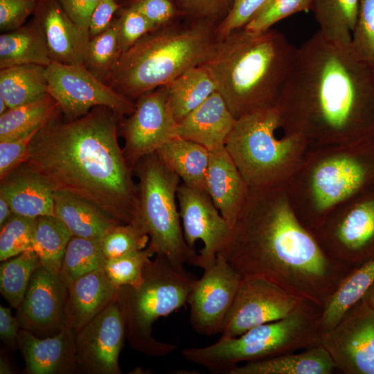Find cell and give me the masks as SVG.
<instances>
[{"label": "cell", "instance_id": "cell-1", "mask_svg": "<svg viewBox=\"0 0 374 374\" xmlns=\"http://www.w3.org/2000/svg\"><path fill=\"white\" fill-rule=\"evenodd\" d=\"M276 109L282 131L310 148L374 135V64L318 30L301 47Z\"/></svg>", "mask_w": 374, "mask_h": 374}, {"label": "cell", "instance_id": "cell-2", "mask_svg": "<svg viewBox=\"0 0 374 374\" xmlns=\"http://www.w3.org/2000/svg\"><path fill=\"white\" fill-rule=\"evenodd\" d=\"M219 253L242 277L265 279L322 309L353 271L323 251L297 217L285 184L249 188Z\"/></svg>", "mask_w": 374, "mask_h": 374}, {"label": "cell", "instance_id": "cell-3", "mask_svg": "<svg viewBox=\"0 0 374 374\" xmlns=\"http://www.w3.org/2000/svg\"><path fill=\"white\" fill-rule=\"evenodd\" d=\"M121 118L96 107L67 122L53 120L35 134L21 165L53 191L76 196L120 224L133 222L138 190L118 142Z\"/></svg>", "mask_w": 374, "mask_h": 374}, {"label": "cell", "instance_id": "cell-4", "mask_svg": "<svg viewBox=\"0 0 374 374\" xmlns=\"http://www.w3.org/2000/svg\"><path fill=\"white\" fill-rule=\"evenodd\" d=\"M297 53L280 32L251 33L244 28L218 39L202 64L233 116L275 107Z\"/></svg>", "mask_w": 374, "mask_h": 374}, {"label": "cell", "instance_id": "cell-5", "mask_svg": "<svg viewBox=\"0 0 374 374\" xmlns=\"http://www.w3.org/2000/svg\"><path fill=\"white\" fill-rule=\"evenodd\" d=\"M285 186L301 223L317 229L334 208L374 189V135L310 148Z\"/></svg>", "mask_w": 374, "mask_h": 374}, {"label": "cell", "instance_id": "cell-6", "mask_svg": "<svg viewBox=\"0 0 374 374\" xmlns=\"http://www.w3.org/2000/svg\"><path fill=\"white\" fill-rule=\"evenodd\" d=\"M215 22L195 19L148 33L122 53L107 84L133 100L202 65L218 40Z\"/></svg>", "mask_w": 374, "mask_h": 374}, {"label": "cell", "instance_id": "cell-7", "mask_svg": "<svg viewBox=\"0 0 374 374\" xmlns=\"http://www.w3.org/2000/svg\"><path fill=\"white\" fill-rule=\"evenodd\" d=\"M323 309L305 301L286 317L257 326L235 337L182 350L188 362L213 373H229L240 362L258 361L319 344Z\"/></svg>", "mask_w": 374, "mask_h": 374}, {"label": "cell", "instance_id": "cell-8", "mask_svg": "<svg viewBox=\"0 0 374 374\" xmlns=\"http://www.w3.org/2000/svg\"><path fill=\"white\" fill-rule=\"evenodd\" d=\"M195 280L184 268L175 267L165 256L157 253L145 265L139 284L118 288L116 300L132 348L154 357L168 355L177 349L175 344L155 339L152 327L159 318L187 303Z\"/></svg>", "mask_w": 374, "mask_h": 374}, {"label": "cell", "instance_id": "cell-9", "mask_svg": "<svg viewBox=\"0 0 374 374\" xmlns=\"http://www.w3.org/2000/svg\"><path fill=\"white\" fill-rule=\"evenodd\" d=\"M280 129L275 107L236 119L225 148L249 188L285 184L305 159L310 148Z\"/></svg>", "mask_w": 374, "mask_h": 374}, {"label": "cell", "instance_id": "cell-10", "mask_svg": "<svg viewBox=\"0 0 374 374\" xmlns=\"http://www.w3.org/2000/svg\"><path fill=\"white\" fill-rule=\"evenodd\" d=\"M139 179L138 211L133 223L150 237L148 245L175 266L197 267L198 254L185 240L177 192L181 183L156 152L141 159L133 168Z\"/></svg>", "mask_w": 374, "mask_h": 374}, {"label": "cell", "instance_id": "cell-11", "mask_svg": "<svg viewBox=\"0 0 374 374\" xmlns=\"http://www.w3.org/2000/svg\"><path fill=\"white\" fill-rule=\"evenodd\" d=\"M310 231L328 256L353 270L374 260V189L338 206Z\"/></svg>", "mask_w": 374, "mask_h": 374}, {"label": "cell", "instance_id": "cell-12", "mask_svg": "<svg viewBox=\"0 0 374 374\" xmlns=\"http://www.w3.org/2000/svg\"><path fill=\"white\" fill-rule=\"evenodd\" d=\"M46 76L48 93L70 120L82 116L96 107L109 108L121 118L134 111L133 100L100 80L82 63L52 60L46 67Z\"/></svg>", "mask_w": 374, "mask_h": 374}, {"label": "cell", "instance_id": "cell-13", "mask_svg": "<svg viewBox=\"0 0 374 374\" xmlns=\"http://www.w3.org/2000/svg\"><path fill=\"white\" fill-rule=\"evenodd\" d=\"M305 301L265 279L244 276L221 337H235L257 326L283 319Z\"/></svg>", "mask_w": 374, "mask_h": 374}, {"label": "cell", "instance_id": "cell-14", "mask_svg": "<svg viewBox=\"0 0 374 374\" xmlns=\"http://www.w3.org/2000/svg\"><path fill=\"white\" fill-rule=\"evenodd\" d=\"M319 344L343 373L374 374V310L361 299L321 333Z\"/></svg>", "mask_w": 374, "mask_h": 374}, {"label": "cell", "instance_id": "cell-15", "mask_svg": "<svg viewBox=\"0 0 374 374\" xmlns=\"http://www.w3.org/2000/svg\"><path fill=\"white\" fill-rule=\"evenodd\" d=\"M177 125L166 86L140 96L134 111L123 123V150L129 166L133 170L141 159L176 136Z\"/></svg>", "mask_w": 374, "mask_h": 374}, {"label": "cell", "instance_id": "cell-16", "mask_svg": "<svg viewBox=\"0 0 374 374\" xmlns=\"http://www.w3.org/2000/svg\"><path fill=\"white\" fill-rule=\"evenodd\" d=\"M242 276L218 253L215 261L204 269L189 292L190 323L198 333H221L224 321L231 308Z\"/></svg>", "mask_w": 374, "mask_h": 374}, {"label": "cell", "instance_id": "cell-17", "mask_svg": "<svg viewBox=\"0 0 374 374\" xmlns=\"http://www.w3.org/2000/svg\"><path fill=\"white\" fill-rule=\"evenodd\" d=\"M125 338L116 298L88 323L75 330L77 371L121 374L118 357Z\"/></svg>", "mask_w": 374, "mask_h": 374}, {"label": "cell", "instance_id": "cell-18", "mask_svg": "<svg viewBox=\"0 0 374 374\" xmlns=\"http://www.w3.org/2000/svg\"><path fill=\"white\" fill-rule=\"evenodd\" d=\"M177 198L186 242L193 248L197 240H202L204 244L198 254L197 267L204 269L215 261L226 244L232 228L206 191L181 181Z\"/></svg>", "mask_w": 374, "mask_h": 374}, {"label": "cell", "instance_id": "cell-19", "mask_svg": "<svg viewBox=\"0 0 374 374\" xmlns=\"http://www.w3.org/2000/svg\"><path fill=\"white\" fill-rule=\"evenodd\" d=\"M68 289L60 276L40 264L17 308L20 328L37 337L57 334L65 325Z\"/></svg>", "mask_w": 374, "mask_h": 374}, {"label": "cell", "instance_id": "cell-20", "mask_svg": "<svg viewBox=\"0 0 374 374\" xmlns=\"http://www.w3.org/2000/svg\"><path fill=\"white\" fill-rule=\"evenodd\" d=\"M33 14L34 20L43 32L53 61L83 63L91 38L89 30L75 23L58 0H39Z\"/></svg>", "mask_w": 374, "mask_h": 374}, {"label": "cell", "instance_id": "cell-21", "mask_svg": "<svg viewBox=\"0 0 374 374\" xmlns=\"http://www.w3.org/2000/svg\"><path fill=\"white\" fill-rule=\"evenodd\" d=\"M17 342L28 374H70L77 371L75 331L66 326L46 337L20 328Z\"/></svg>", "mask_w": 374, "mask_h": 374}, {"label": "cell", "instance_id": "cell-22", "mask_svg": "<svg viewBox=\"0 0 374 374\" xmlns=\"http://www.w3.org/2000/svg\"><path fill=\"white\" fill-rule=\"evenodd\" d=\"M206 193L231 226L245 202L249 187L225 146L210 152Z\"/></svg>", "mask_w": 374, "mask_h": 374}, {"label": "cell", "instance_id": "cell-23", "mask_svg": "<svg viewBox=\"0 0 374 374\" xmlns=\"http://www.w3.org/2000/svg\"><path fill=\"white\" fill-rule=\"evenodd\" d=\"M235 122L236 118L216 91L177 123L176 134L212 152L225 146Z\"/></svg>", "mask_w": 374, "mask_h": 374}, {"label": "cell", "instance_id": "cell-24", "mask_svg": "<svg viewBox=\"0 0 374 374\" xmlns=\"http://www.w3.org/2000/svg\"><path fill=\"white\" fill-rule=\"evenodd\" d=\"M67 289L65 325L74 331L102 312L115 299L118 290L104 267L77 278Z\"/></svg>", "mask_w": 374, "mask_h": 374}, {"label": "cell", "instance_id": "cell-25", "mask_svg": "<svg viewBox=\"0 0 374 374\" xmlns=\"http://www.w3.org/2000/svg\"><path fill=\"white\" fill-rule=\"evenodd\" d=\"M0 195L14 214L31 218L55 215L53 190L24 165L1 180Z\"/></svg>", "mask_w": 374, "mask_h": 374}, {"label": "cell", "instance_id": "cell-26", "mask_svg": "<svg viewBox=\"0 0 374 374\" xmlns=\"http://www.w3.org/2000/svg\"><path fill=\"white\" fill-rule=\"evenodd\" d=\"M335 364L320 344L300 353L283 354L237 366L230 374H330Z\"/></svg>", "mask_w": 374, "mask_h": 374}, {"label": "cell", "instance_id": "cell-27", "mask_svg": "<svg viewBox=\"0 0 374 374\" xmlns=\"http://www.w3.org/2000/svg\"><path fill=\"white\" fill-rule=\"evenodd\" d=\"M55 215L73 236L101 242L105 235L120 224L94 205L70 193L53 191Z\"/></svg>", "mask_w": 374, "mask_h": 374}, {"label": "cell", "instance_id": "cell-28", "mask_svg": "<svg viewBox=\"0 0 374 374\" xmlns=\"http://www.w3.org/2000/svg\"><path fill=\"white\" fill-rule=\"evenodd\" d=\"M156 153L182 183L206 192L210 152L206 148L176 136L164 143Z\"/></svg>", "mask_w": 374, "mask_h": 374}, {"label": "cell", "instance_id": "cell-29", "mask_svg": "<svg viewBox=\"0 0 374 374\" xmlns=\"http://www.w3.org/2000/svg\"><path fill=\"white\" fill-rule=\"evenodd\" d=\"M51 62L43 32L34 19L30 24L1 34L0 69L22 64L47 67Z\"/></svg>", "mask_w": 374, "mask_h": 374}, {"label": "cell", "instance_id": "cell-30", "mask_svg": "<svg viewBox=\"0 0 374 374\" xmlns=\"http://www.w3.org/2000/svg\"><path fill=\"white\" fill-rule=\"evenodd\" d=\"M46 67L22 64L0 69V96L9 109L39 100L48 94Z\"/></svg>", "mask_w": 374, "mask_h": 374}, {"label": "cell", "instance_id": "cell-31", "mask_svg": "<svg viewBox=\"0 0 374 374\" xmlns=\"http://www.w3.org/2000/svg\"><path fill=\"white\" fill-rule=\"evenodd\" d=\"M166 86L177 123L217 91L215 80L203 65L189 69Z\"/></svg>", "mask_w": 374, "mask_h": 374}, {"label": "cell", "instance_id": "cell-32", "mask_svg": "<svg viewBox=\"0 0 374 374\" xmlns=\"http://www.w3.org/2000/svg\"><path fill=\"white\" fill-rule=\"evenodd\" d=\"M360 0H312L319 31L330 42L350 46Z\"/></svg>", "mask_w": 374, "mask_h": 374}, {"label": "cell", "instance_id": "cell-33", "mask_svg": "<svg viewBox=\"0 0 374 374\" xmlns=\"http://www.w3.org/2000/svg\"><path fill=\"white\" fill-rule=\"evenodd\" d=\"M59 112L57 103L48 93L39 100L9 109L0 115V141L39 130L56 119Z\"/></svg>", "mask_w": 374, "mask_h": 374}, {"label": "cell", "instance_id": "cell-34", "mask_svg": "<svg viewBox=\"0 0 374 374\" xmlns=\"http://www.w3.org/2000/svg\"><path fill=\"white\" fill-rule=\"evenodd\" d=\"M374 280V260L352 271L341 283L323 308L321 332L334 328L345 313L362 299Z\"/></svg>", "mask_w": 374, "mask_h": 374}, {"label": "cell", "instance_id": "cell-35", "mask_svg": "<svg viewBox=\"0 0 374 374\" xmlns=\"http://www.w3.org/2000/svg\"><path fill=\"white\" fill-rule=\"evenodd\" d=\"M72 233L55 215L40 216L36 219L32 249L40 263L59 276L67 244Z\"/></svg>", "mask_w": 374, "mask_h": 374}, {"label": "cell", "instance_id": "cell-36", "mask_svg": "<svg viewBox=\"0 0 374 374\" xmlns=\"http://www.w3.org/2000/svg\"><path fill=\"white\" fill-rule=\"evenodd\" d=\"M106 260L100 241L73 236L67 244L59 276L68 288L77 278L103 268Z\"/></svg>", "mask_w": 374, "mask_h": 374}, {"label": "cell", "instance_id": "cell-37", "mask_svg": "<svg viewBox=\"0 0 374 374\" xmlns=\"http://www.w3.org/2000/svg\"><path fill=\"white\" fill-rule=\"evenodd\" d=\"M121 55L118 19H115L107 29L90 38L82 64L93 75L107 84Z\"/></svg>", "mask_w": 374, "mask_h": 374}, {"label": "cell", "instance_id": "cell-38", "mask_svg": "<svg viewBox=\"0 0 374 374\" xmlns=\"http://www.w3.org/2000/svg\"><path fill=\"white\" fill-rule=\"evenodd\" d=\"M40 264L39 258L30 249L2 261L0 291L11 307L16 309L19 307L31 276Z\"/></svg>", "mask_w": 374, "mask_h": 374}, {"label": "cell", "instance_id": "cell-39", "mask_svg": "<svg viewBox=\"0 0 374 374\" xmlns=\"http://www.w3.org/2000/svg\"><path fill=\"white\" fill-rule=\"evenodd\" d=\"M36 219L13 214L0 227L1 262L31 248Z\"/></svg>", "mask_w": 374, "mask_h": 374}, {"label": "cell", "instance_id": "cell-40", "mask_svg": "<svg viewBox=\"0 0 374 374\" xmlns=\"http://www.w3.org/2000/svg\"><path fill=\"white\" fill-rule=\"evenodd\" d=\"M155 254L152 248L148 245L142 250L107 259L104 269L116 287L136 285L142 278L145 265Z\"/></svg>", "mask_w": 374, "mask_h": 374}, {"label": "cell", "instance_id": "cell-41", "mask_svg": "<svg viewBox=\"0 0 374 374\" xmlns=\"http://www.w3.org/2000/svg\"><path fill=\"white\" fill-rule=\"evenodd\" d=\"M150 237L133 222L120 224L110 230L101 240L107 259L120 257L148 247Z\"/></svg>", "mask_w": 374, "mask_h": 374}, {"label": "cell", "instance_id": "cell-42", "mask_svg": "<svg viewBox=\"0 0 374 374\" xmlns=\"http://www.w3.org/2000/svg\"><path fill=\"white\" fill-rule=\"evenodd\" d=\"M311 6L312 0H268L243 28L251 33H263L287 17L308 12Z\"/></svg>", "mask_w": 374, "mask_h": 374}, {"label": "cell", "instance_id": "cell-43", "mask_svg": "<svg viewBox=\"0 0 374 374\" xmlns=\"http://www.w3.org/2000/svg\"><path fill=\"white\" fill-rule=\"evenodd\" d=\"M350 46L358 57L374 64V0H360Z\"/></svg>", "mask_w": 374, "mask_h": 374}, {"label": "cell", "instance_id": "cell-44", "mask_svg": "<svg viewBox=\"0 0 374 374\" xmlns=\"http://www.w3.org/2000/svg\"><path fill=\"white\" fill-rule=\"evenodd\" d=\"M118 41L122 53L142 37L157 28L139 12L129 6L118 18Z\"/></svg>", "mask_w": 374, "mask_h": 374}, {"label": "cell", "instance_id": "cell-45", "mask_svg": "<svg viewBox=\"0 0 374 374\" xmlns=\"http://www.w3.org/2000/svg\"><path fill=\"white\" fill-rule=\"evenodd\" d=\"M268 0H232L230 10L216 27L218 39L243 28Z\"/></svg>", "mask_w": 374, "mask_h": 374}, {"label": "cell", "instance_id": "cell-46", "mask_svg": "<svg viewBox=\"0 0 374 374\" xmlns=\"http://www.w3.org/2000/svg\"><path fill=\"white\" fill-rule=\"evenodd\" d=\"M38 131L16 139L0 141L1 180L24 163L30 141Z\"/></svg>", "mask_w": 374, "mask_h": 374}, {"label": "cell", "instance_id": "cell-47", "mask_svg": "<svg viewBox=\"0 0 374 374\" xmlns=\"http://www.w3.org/2000/svg\"><path fill=\"white\" fill-rule=\"evenodd\" d=\"M175 1L182 14L189 15L195 19L214 22L220 18L223 19L232 5V0H175Z\"/></svg>", "mask_w": 374, "mask_h": 374}, {"label": "cell", "instance_id": "cell-48", "mask_svg": "<svg viewBox=\"0 0 374 374\" xmlns=\"http://www.w3.org/2000/svg\"><path fill=\"white\" fill-rule=\"evenodd\" d=\"M130 6L157 28L172 23L182 13L172 0H132Z\"/></svg>", "mask_w": 374, "mask_h": 374}, {"label": "cell", "instance_id": "cell-49", "mask_svg": "<svg viewBox=\"0 0 374 374\" xmlns=\"http://www.w3.org/2000/svg\"><path fill=\"white\" fill-rule=\"evenodd\" d=\"M39 0H0V30L8 32L24 25Z\"/></svg>", "mask_w": 374, "mask_h": 374}, {"label": "cell", "instance_id": "cell-50", "mask_svg": "<svg viewBox=\"0 0 374 374\" xmlns=\"http://www.w3.org/2000/svg\"><path fill=\"white\" fill-rule=\"evenodd\" d=\"M69 17L89 30L93 11L100 0H58Z\"/></svg>", "mask_w": 374, "mask_h": 374}, {"label": "cell", "instance_id": "cell-51", "mask_svg": "<svg viewBox=\"0 0 374 374\" xmlns=\"http://www.w3.org/2000/svg\"><path fill=\"white\" fill-rule=\"evenodd\" d=\"M120 6L116 0H100L96 6L90 23L89 32L93 37L107 29L114 20Z\"/></svg>", "mask_w": 374, "mask_h": 374}, {"label": "cell", "instance_id": "cell-52", "mask_svg": "<svg viewBox=\"0 0 374 374\" xmlns=\"http://www.w3.org/2000/svg\"><path fill=\"white\" fill-rule=\"evenodd\" d=\"M20 330L17 317L12 315L10 308L0 305V338L4 344L13 350L18 348Z\"/></svg>", "mask_w": 374, "mask_h": 374}, {"label": "cell", "instance_id": "cell-53", "mask_svg": "<svg viewBox=\"0 0 374 374\" xmlns=\"http://www.w3.org/2000/svg\"><path fill=\"white\" fill-rule=\"evenodd\" d=\"M14 214L12 210L3 196L0 195V227Z\"/></svg>", "mask_w": 374, "mask_h": 374}, {"label": "cell", "instance_id": "cell-54", "mask_svg": "<svg viewBox=\"0 0 374 374\" xmlns=\"http://www.w3.org/2000/svg\"><path fill=\"white\" fill-rule=\"evenodd\" d=\"M362 299L374 310V280L367 289Z\"/></svg>", "mask_w": 374, "mask_h": 374}, {"label": "cell", "instance_id": "cell-55", "mask_svg": "<svg viewBox=\"0 0 374 374\" xmlns=\"http://www.w3.org/2000/svg\"><path fill=\"white\" fill-rule=\"evenodd\" d=\"M0 359V373H10L11 371L7 359L5 357L1 355Z\"/></svg>", "mask_w": 374, "mask_h": 374}, {"label": "cell", "instance_id": "cell-56", "mask_svg": "<svg viewBox=\"0 0 374 374\" xmlns=\"http://www.w3.org/2000/svg\"><path fill=\"white\" fill-rule=\"evenodd\" d=\"M9 108L6 102L1 96H0V115L3 114Z\"/></svg>", "mask_w": 374, "mask_h": 374}]
</instances>
